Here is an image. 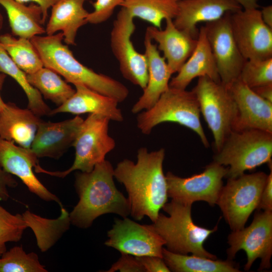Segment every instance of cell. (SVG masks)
I'll return each instance as SVG.
<instances>
[{
	"instance_id": "6da1fadb",
	"label": "cell",
	"mask_w": 272,
	"mask_h": 272,
	"mask_svg": "<svg viewBox=\"0 0 272 272\" xmlns=\"http://www.w3.org/2000/svg\"><path fill=\"white\" fill-rule=\"evenodd\" d=\"M164 148L149 152L140 148L137 161L125 159L114 169V177L127 192L130 215L137 221L145 216L154 222L168 198L166 176L163 170Z\"/></svg>"
},
{
	"instance_id": "7a4b0ae2",
	"label": "cell",
	"mask_w": 272,
	"mask_h": 272,
	"mask_svg": "<svg viewBox=\"0 0 272 272\" xmlns=\"http://www.w3.org/2000/svg\"><path fill=\"white\" fill-rule=\"evenodd\" d=\"M114 177V168L105 159L89 172L76 174L74 186L79 200L70 213L71 224L86 229L102 215L115 214L123 218L130 214L129 200L116 188Z\"/></svg>"
},
{
	"instance_id": "3957f363",
	"label": "cell",
	"mask_w": 272,
	"mask_h": 272,
	"mask_svg": "<svg viewBox=\"0 0 272 272\" xmlns=\"http://www.w3.org/2000/svg\"><path fill=\"white\" fill-rule=\"evenodd\" d=\"M63 40L61 32L51 35H37L30 39L44 66L62 76L67 83L84 86L119 103L127 98L129 90L125 85L82 64L68 46L62 43Z\"/></svg>"
},
{
	"instance_id": "277c9868",
	"label": "cell",
	"mask_w": 272,
	"mask_h": 272,
	"mask_svg": "<svg viewBox=\"0 0 272 272\" xmlns=\"http://www.w3.org/2000/svg\"><path fill=\"white\" fill-rule=\"evenodd\" d=\"M191 206L172 199L162 208L169 216L159 213L150 226L164 240L166 249L171 252L182 254L190 253L217 259L216 255L205 249L203 243L218 227L209 229L194 224L191 218Z\"/></svg>"
},
{
	"instance_id": "5b68a950",
	"label": "cell",
	"mask_w": 272,
	"mask_h": 272,
	"mask_svg": "<svg viewBox=\"0 0 272 272\" xmlns=\"http://www.w3.org/2000/svg\"><path fill=\"white\" fill-rule=\"evenodd\" d=\"M271 156L272 133L254 129L232 130L217 151L214 161L228 166L225 178L233 179L271 162Z\"/></svg>"
},
{
	"instance_id": "8992f818",
	"label": "cell",
	"mask_w": 272,
	"mask_h": 272,
	"mask_svg": "<svg viewBox=\"0 0 272 272\" xmlns=\"http://www.w3.org/2000/svg\"><path fill=\"white\" fill-rule=\"evenodd\" d=\"M198 101L192 90L170 88L164 92L149 109L138 113L137 124L145 134H149L158 124L172 122L195 132L206 147L209 144L200 120Z\"/></svg>"
},
{
	"instance_id": "52a82bcc",
	"label": "cell",
	"mask_w": 272,
	"mask_h": 272,
	"mask_svg": "<svg viewBox=\"0 0 272 272\" xmlns=\"http://www.w3.org/2000/svg\"><path fill=\"white\" fill-rule=\"evenodd\" d=\"M110 121L102 115L89 114L83 120L73 144L75 157L71 167L62 171H50L38 163L34 167L35 172L64 178L76 170L91 171L116 146L115 140L109 134Z\"/></svg>"
},
{
	"instance_id": "ba28073f",
	"label": "cell",
	"mask_w": 272,
	"mask_h": 272,
	"mask_svg": "<svg viewBox=\"0 0 272 272\" xmlns=\"http://www.w3.org/2000/svg\"><path fill=\"white\" fill-rule=\"evenodd\" d=\"M199 109L211 129L217 151L233 130L237 115L235 103L226 86L207 76L198 78L192 90Z\"/></svg>"
},
{
	"instance_id": "9c48e42d",
	"label": "cell",
	"mask_w": 272,
	"mask_h": 272,
	"mask_svg": "<svg viewBox=\"0 0 272 272\" xmlns=\"http://www.w3.org/2000/svg\"><path fill=\"white\" fill-rule=\"evenodd\" d=\"M267 177L263 172L244 173L228 179L223 186L216 204L232 231L245 227L250 215L257 209Z\"/></svg>"
},
{
	"instance_id": "30bf717a",
	"label": "cell",
	"mask_w": 272,
	"mask_h": 272,
	"mask_svg": "<svg viewBox=\"0 0 272 272\" xmlns=\"http://www.w3.org/2000/svg\"><path fill=\"white\" fill-rule=\"evenodd\" d=\"M228 259L232 260L240 250L245 251L247 261L244 270L248 271L257 258L261 259L259 270L270 267L272 255V211H257L247 227L233 231L228 238Z\"/></svg>"
},
{
	"instance_id": "8fae6325",
	"label": "cell",
	"mask_w": 272,
	"mask_h": 272,
	"mask_svg": "<svg viewBox=\"0 0 272 272\" xmlns=\"http://www.w3.org/2000/svg\"><path fill=\"white\" fill-rule=\"evenodd\" d=\"M133 19L122 7L113 23L110 46L123 77L144 90L148 80L147 61L145 53L137 51L131 40L135 29Z\"/></svg>"
},
{
	"instance_id": "7c38bea8",
	"label": "cell",
	"mask_w": 272,
	"mask_h": 272,
	"mask_svg": "<svg viewBox=\"0 0 272 272\" xmlns=\"http://www.w3.org/2000/svg\"><path fill=\"white\" fill-rule=\"evenodd\" d=\"M227 171L228 167L213 161L203 172L188 177H180L168 172L165 175L168 197L185 205L204 201L214 206Z\"/></svg>"
},
{
	"instance_id": "4fadbf2b",
	"label": "cell",
	"mask_w": 272,
	"mask_h": 272,
	"mask_svg": "<svg viewBox=\"0 0 272 272\" xmlns=\"http://www.w3.org/2000/svg\"><path fill=\"white\" fill-rule=\"evenodd\" d=\"M232 31L245 60L272 57V28L262 19L258 9H241L230 13Z\"/></svg>"
},
{
	"instance_id": "5bb4252c",
	"label": "cell",
	"mask_w": 272,
	"mask_h": 272,
	"mask_svg": "<svg viewBox=\"0 0 272 272\" xmlns=\"http://www.w3.org/2000/svg\"><path fill=\"white\" fill-rule=\"evenodd\" d=\"M230 13L217 21L207 23L205 26L221 82L226 87L239 78L246 60L234 37Z\"/></svg>"
},
{
	"instance_id": "9a60e30c",
	"label": "cell",
	"mask_w": 272,
	"mask_h": 272,
	"mask_svg": "<svg viewBox=\"0 0 272 272\" xmlns=\"http://www.w3.org/2000/svg\"><path fill=\"white\" fill-rule=\"evenodd\" d=\"M107 246L121 253L135 256H155L162 258L165 242L150 225L140 224L127 217L116 219L107 232Z\"/></svg>"
},
{
	"instance_id": "2e32d148",
	"label": "cell",
	"mask_w": 272,
	"mask_h": 272,
	"mask_svg": "<svg viewBox=\"0 0 272 272\" xmlns=\"http://www.w3.org/2000/svg\"><path fill=\"white\" fill-rule=\"evenodd\" d=\"M227 87L237 108L232 130L254 129L272 133V103L239 79Z\"/></svg>"
},
{
	"instance_id": "e0dca14e",
	"label": "cell",
	"mask_w": 272,
	"mask_h": 272,
	"mask_svg": "<svg viewBox=\"0 0 272 272\" xmlns=\"http://www.w3.org/2000/svg\"><path fill=\"white\" fill-rule=\"evenodd\" d=\"M38 158L30 149L0 138V166L19 178L30 191L46 201H55L62 206L59 198L49 191L36 177L33 168Z\"/></svg>"
},
{
	"instance_id": "ac0fdd59",
	"label": "cell",
	"mask_w": 272,
	"mask_h": 272,
	"mask_svg": "<svg viewBox=\"0 0 272 272\" xmlns=\"http://www.w3.org/2000/svg\"><path fill=\"white\" fill-rule=\"evenodd\" d=\"M83 120L79 115L57 122L41 120L30 149L38 158L59 159L73 147Z\"/></svg>"
},
{
	"instance_id": "d6986e66",
	"label": "cell",
	"mask_w": 272,
	"mask_h": 272,
	"mask_svg": "<svg viewBox=\"0 0 272 272\" xmlns=\"http://www.w3.org/2000/svg\"><path fill=\"white\" fill-rule=\"evenodd\" d=\"M241 9L233 0H179L173 22L177 28L197 38L198 23L217 21Z\"/></svg>"
},
{
	"instance_id": "ffe728a7",
	"label": "cell",
	"mask_w": 272,
	"mask_h": 272,
	"mask_svg": "<svg viewBox=\"0 0 272 272\" xmlns=\"http://www.w3.org/2000/svg\"><path fill=\"white\" fill-rule=\"evenodd\" d=\"M148 80L143 93L131 108V112L139 113L149 109L161 96L169 88V82L173 74L165 58L161 56L157 45L146 33L144 39Z\"/></svg>"
},
{
	"instance_id": "44dd1931",
	"label": "cell",
	"mask_w": 272,
	"mask_h": 272,
	"mask_svg": "<svg viewBox=\"0 0 272 272\" xmlns=\"http://www.w3.org/2000/svg\"><path fill=\"white\" fill-rule=\"evenodd\" d=\"M164 29L148 27L146 33L158 44L173 74L177 73L194 50L197 38L177 28L173 19L166 20Z\"/></svg>"
},
{
	"instance_id": "7402d4cb",
	"label": "cell",
	"mask_w": 272,
	"mask_h": 272,
	"mask_svg": "<svg viewBox=\"0 0 272 272\" xmlns=\"http://www.w3.org/2000/svg\"><path fill=\"white\" fill-rule=\"evenodd\" d=\"M74 94L63 104L51 110L49 116L59 113L97 114L110 120L121 122L123 116L115 99L104 95L84 86L75 85Z\"/></svg>"
},
{
	"instance_id": "603a6c76",
	"label": "cell",
	"mask_w": 272,
	"mask_h": 272,
	"mask_svg": "<svg viewBox=\"0 0 272 272\" xmlns=\"http://www.w3.org/2000/svg\"><path fill=\"white\" fill-rule=\"evenodd\" d=\"M203 76L221 82L205 26L199 30L194 50L177 72V75L171 79L169 87L185 90L192 80Z\"/></svg>"
},
{
	"instance_id": "cb8c5ba5",
	"label": "cell",
	"mask_w": 272,
	"mask_h": 272,
	"mask_svg": "<svg viewBox=\"0 0 272 272\" xmlns=\"http://www.w3.org/2000/svg\"><path fill=\"white\" fill-rule=\"evenodd\" d=\"M41 120L28 108L6 103L0 111V138L30 149Z\"/></svg>"
},
{
	"instance_id": "d4e9b609",
	"label": "cell",
	"mask_w": 272,
	"mask_h": 272,
	"mask_svg": "<svg viewBox=\"0 0 272 272\" xmlns=\"http://www.w3.org/2000/svg\"><path fill=\"white\" fill-rule=\"evenodd\" d=\"M86 0H58L52 7L51 13L45 28L47 35L61 31L64 42L76 45L78 30L88 23L89 13L85 9Z\"/></svg>"
},
{
	"instance_id": "484cf974",
	"label": "cell",
	"mask_w": 272,
	"mask_h": 272,
	"mask_svg": "<svg viewBox=\"0 0 272 272\" xmlns=\"http://www.w3.org/2000/svg\"><path fill=\"white\" fill-rule=\"evenodd\" d=\"M0 5L7 13L14 35L30 39L45 33L42 10L37 4L26 6L15 0H0Z\"/></svg>"
},
{
	"instance_id": "4316f807",
	"label": "cell",
	"mask_w": 272,
	"mask_h": 272,
	"mask_svg": "<svg viewBox=\"0 0 272 272\" xmlns=\"http://www.w3.org/2000/svg\"><path fill=\"white\" fill-rule=\"evenodd\" d=\"M60 209V216L55 219L41 217L29 210L22 214L27 228L34 232L37 246L42 252L51 248L70 228V214L63 206Z\"/></svg>"
},
{
	"instance_id": "83f0119b",
	"label": "cell",
	"mask_w": 272,
	"mask_h": 272,
	"mask_svg": "<svg viewBox=\"0 0 272 272\" xmlns=\"http://www.w3.org/2000/svg\"><path fill=\"white\" fill-rule=\"evenodd\" d=\"M162 258L170 271L239 272V266L232 260L210 259L195 255H188L162 249Z\"/></svg>"
},
{
	"instance_id": "f1b7e54d",
	"label": "cell",
	"mask_w": 272,
	"mask_h": 272,
	"mask_svg": "<svg viewBox=\"0 0 272 272\" xmlns=\"http://www.w3.org/2000/svg\"><path fill=\"white\" fill-rule=\"evenodd\" d=\"M179 0H125L120 6L133 18L146 21L161 29L162 21L174 19Z\"/></svg>"
},
{
	"instance_id": "f546056e",
	"label": "cell",
	"mask_w": 272,
	"mask_h": 272,
	"mask_svg": "<svg viewBox=\"0 0 272 272\" xmlns=\"http://www.w3.org/2000/svg\"><path fill=\"white\" fill-rule=\"evenodd\" d=\"M29 84L46 99L58 106L66 102L75 92L67 82L52 70L43 66L37 71L26 74Z\"/></svg>"
},
{
	"instance_id": "4dcf8cb0",
	"label": "cell",
	"mask_w": 272,
	"mask_h": 272,
	"mask_svg": "<svg viewBox=\"0 0 272 272\" xmlns=\"http://www.w3.org/2000/svg\"><path fill=\"white\" fill-rule=\"evenodd\" d=\"M0 43L16 64L26 74L44 66L30 39L15 38L9 34L0 35Z\"/></svg>"
},
{
	"instance_id": "1f68e13d",
	"label": "cell",
	"mask_w": 272,
	"mask_h": 272,
	"mask_svg": "<svg viewBox=\"0 0 272 272\" xmlns=\"http://www.w3.org/2000/svg\"><path fill=\"white\" fill-rule=\"evenodd\" d=\"M0 72L13 78L24 91L28 101V108L38 116H49L51 109L39 92L28 82L26 74L13 61L0 43Z\"/></svg>"
},
{
	"instance_id": "d6a6232c",
	"label": "cell",
	"mask_w": 272,
	"mask_h": 272,
	"mask_svg": "<svg viewBox=\"0 0 272 272\" xmlns=\"http://www.w3.org/2000/svg\"><path fill=\"white\" fill-rule=\"evenodd\" d=\"M38 255L25 252L22 245L7 250L0 256V272H47Z\"/></svg>"
},
{
	"instance_id": "836d02e7",
	"label": "cell",
	"mask_w": 272,
	"mask_h": 272,
	"mask_svg": "<svg viewBox=\"0 0 272 272\" xmlns=\"http://www.w3.org/2000/svg\"><path fill=\"white\" fill-rule=\"evenodd\" d=\"M238 79L250 88L272 84V57L246 60Z\"/></svg>"
},
{
	"instance_id": "e575fe53",
	"label": "cell",
	"mask_w": 272,
	"mask_h": 272,
	"mask_svg": "<svg viewBox=\"0 0 272 272\" xmlns=\"http://www.w3.org/2000/svg\"><path fill=\"white\" fill-rule=\"evenodd\" d=\"M26 228L22 214H12L0 204V256L7 250V243L20 241Z\"/></svg>"
},
{
	"instance_id": "d590c367",
	"label": "cell",
	"mask_w": 272,
	"mask_h": 272,
	"mask_svg": "<svg viewBox=\"0 0 272 272\" xmlns=\"http://www.w3.org/2000/svg\"><path fill=\"white\" fill-rule=\"evenodd\" d=\"M125 0H96L93 3L94 10L89 13L88 23L97 24L108 20L115 8L120 6Z\"/></svg>"
},
{
	"instance_id": "8d00e7d4",
	"label": "cell",
	"mask_w": 272,
	"mask_h": 272,
	"mask_svg": "<svg viewBox=\"0 0 272 272\" xmlns=\"http://www.w3.org/2000/svg\"><path fill=\"white\" fill-rule=\"evenodd\" d=\"M119 259L105 271L145 272V270L137 257L130 254L121 253Z\"/></svg>"
},
{
	"instance_id": "74e56055",
	"label": "cell",
	"mask_w": 272,
	"mask_h": 272,
	"mask_svg": "<svg viewBox=\"0 0 272 272\" xmlns=\"http://www.w3.org/2000/svg\"><path fill=\"white\" fill-rule=\"evenodd\" d=\"M145 272H169L170 269L162 257L144 255L136 256Z\"/></svg>"
},
{
	"instance_id": "f35d334b",
	"label": "cell",
	"mask_w": 272,
	"mask_h": 272,
	"mask_svg": "<svg viewBox=\"0 0 272 272\" xmlns=\"http://www.w3.org/2000/svg\"><path fill=\"white\" fill-rule=\"evenodd\" d=\"M265 211H272V167L267 175L266 181L262 191L257 209Z\"/></svg>"
},
{
	"instance_id": "ab89813d",
	"label": "cell",
	"mask_w": 272,
	"mask_h": 272,
	"mask_svg": "<svg viewBox=\"0 0 272 272\" xmlns=\"http://www.w3.org/2000/svg\"><path fill=\"white\" fill-rule=\"evenodd\" d=\"M17 185L18 182L12 175L0 166V200L7 201L10 197L8 188H14Z\"/></svg>"
},
{
	"instance_id": "60d3db41",
	"label": "cell",
	"mask_w": 272,
	"mask_h": 272,
	"mask_svg": "<svg viewBox=\"0 0 272 272\" xmlns=\"http://www.w3.org/2000/svg\"><path fill=\"white\" fill-rule=\"evenodd\" d=\"M21 3L32 2L39 6L42 12V21L43 24L45 22L48 16V9L58 0H15Z\"/></svg>"
},
{
	"instance_id": "b9f144b4",
	"label": "cell",
	"mask_w": 272,
	"mask_h": 272,
	"mask_svg": "<svg viewBox=\"0 0 272 272\" xmlns=\"http://www.w3.org/2000/svg\"><path fill=\"white\" fill-rule=\"evenodd\" d=\"M259 96L272 103V84L251 88Z\"/></svg>"
},
{
	"instance_id": "7bdbcfd3",
	"label": "cell",
	"mask_w": 272,
	"mask_h": 272,
	"mask_svg": "<svg viewBox=\"0 0 272 272\" xmlns=\"http://www.w3.org/2000/svg\"><path fill=\"white\" fill-rule=\"evenodd\" d=\"M260 11L262 20L268 27L272 28V6L269 5L262 7Z\"/></svg>"
},
{
	"instance_id": "ee69618b",
	"label": "cell",
	"mask_w": 272,
	"mask_h": 272,
	"mask_svg": "<svg viewBox=\"0 0 272 272\" xmlns=\"http://www.w3.org/2000/svg\"><path fill=\"white\" fill-rule=\"evenodd\" d=\"M243 9H258V0H233Z\"/></svg>"
},
{
	"instance_id": "f6af8a7d",
	"label": "cell",
	"mask_w": 272,
	"mask_h": 272,
	"mask_svg": "<svg viewBox=\"0 0 272 272\" xmlns=\"http://www.w3.org/2000/svg\"><path fill=\"white\" fill-rule=\"evenodd\" d=\"M6 76L7 75L6 74L0 72V92L2 89ZM6 105V103L3 101L0 93V111L4 109Z\"/></svg>"
},
{
	"instance_id": "bcb514c9",
	"label": "cell",
	"mask_w": 272,
	"mask_h": 272,
	"mask_svg": "<svg viewBox=\"0 0 272 272\" xmlns=\"http://www.w3.org/2000/svg\"><path fill=\"white\" fill-rule=\"evenodd\" d=\"M3 17L0 13V31L3 27Z\"/></svg>"
}]
</instances>
